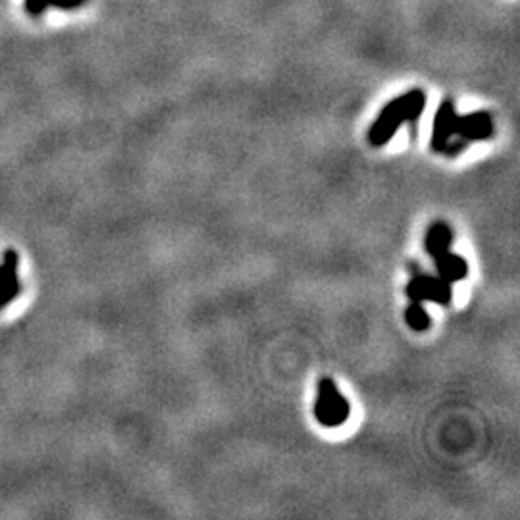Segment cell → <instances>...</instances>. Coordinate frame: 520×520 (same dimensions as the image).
Here are the masks:
<instances>
[{
	"mask_svg": "<svg viewBox=\"0 0 520 520\" xmlns=\"http://www.w3.org/2000/svg\"><path fill=\"white\" fill-rule=\"evenodd\" d=\"M455 106L451 101H444L437 110L434 120V135H432V149L437 152H444L449 145V141L455 137V123H456Z\"/></svg>",
	"mask_w": 520,
	"mask_h": 520,
	"instance_id": "5b68a950",
	"label": "cell"
},
{
	"mask_svg": "<svg viewBox=\"0 0 520 520\" xmlns=\"http://www.w3.org/2000/svg\"><path fill=\"white\" fill-rule=\"evenodd\" d=\"M451 247V230L447 224H434L427 233V250L436 259L447 253Z\"/></svg>",
	"mask_w": 520,
	"mask_h": 520,
	"instance_id": "ba28073f",
	"label": "cell"
},
{
	"mask_svg": "<svg viewBox=\"0 0 520 520\" xmlns=\"http://www.w3.org/2000/svg\"><path fill=\"white\" fill-rule=\"evenodd\" d=\"M83 3L85 0H49V6H54L60 10H72V8L82 6Z\"/></svg>",
	"mask_w": 520,
	"mask_h": 520,
	"instance_id": "8fae6325",
	"label": "cell"
},
{
	"mask_svg": "<svg viewBox=\"0 0 520 520\" xmlns=\"http://www.w3.org/2000/svg\"><path fill=\"white\" fill-rule=\"evenodd\" d=\"M20 281H18V255L14 250H8L0 264V307H5L8 301L18 295Z\"/></svg>",
	"mask_w": 520,
	"mask_h": 520,
	"instance_id": "8992f818",
	"label": "cell"
},
{
	"mask_svg": "<svg viewBox=\"0 0 520 520\" xmlns=\"http://www.w3.org/2000/svg\"><path fill=\"white\" fill-rule=\"evenodd\" d=\"M424 104H427V94L420 89H413L401 94L399 99H393L372 123L368 133L370 143L376 147L386 145L405 122H417L420 118Z\"/></svg>",
	"mask_w": 520,
	"mask_h": 520,
	"instance_id": "6da1fadb",
	"label": "cell"
},
{
	"mask_svg": "<svg viewBox=\"0 0 520 520\" xmlns=\"http://www.w3.org/2000/svg\"><path fill=\"white\" fill-rule=\"evenodd\" d=\"M492 132H494V122L490 114L476 113V114L456 116L455 137H461L465 141H482L492 137Z\"/></svg>",
	"mask_w": 520,
	"mask_h": 520,
	"instance_id": "277c9868",
	"label": "cell"
},
{
	"mask_svg": "<svg viewBox=\"0 0 520 520\" xmlns=\"http://www.w3.org/2000/svg\"><path fill=\"white\" fill-rule=\"evenodd\" d=\"M405 319H407V324L411 326L413 329H417V332H424V329H428L432 324L428 310L424 309L422 303H418V301H413L411 305H408Z\"/></svg>",
	"mask_w": 520,
	"mask_h": 520,
	"instance_id": "9c48e42d",
	"label": "cell"
},
{
	"mask_svg": "<svg viewBox=\"0 0 520 520\" xmlns=\"http://www.w3.org/2000/svg\"><path fill=\"white\" fill-rule=\"evenodd\" d=\"M407 295L411 301H434L439 305H447L451 301V283L434 278L428 274H417L407 286Z\"/></svg>",
	"mask_w": 520,
	"mask_h": 520,
	"instance_id": "3957f363",
	"label": "cell"
},
{
	"mask_svg": "<svg viewBox=\"0 0 520 520\" xmlns=\"http://www.w3.org/2000/svg\"><path fill=\"white\" fill-rule=\"evenodd\" d=\"M349 401L345 399L336 382L329 378H322L319 382V397L314 403V415H317L319 422L328 428H336L349 418Z\"/></svg>",
	"mask_w": 520,
	"mask_h": 520,
	"instance_id": "7a4b0ae2",
	"label": "cell"
},
{
	"mask_svg": "<svg viewBox=\"0 0 520 520\" xmlns=\"http://www.w3.org/2000/svg\"><path fill=\"white\" fill-rule=\"evenodd\" d=\"M25 12L31 15H43L46 10H49V0H25L24 3Z\"/></svg>",
	"mask_w": 520,
	"mask_h": 520,
	"instance_id": "30bf717a",
	"label": "cell"
},
{
	"mask_svg": "<svg viewBox=\"0 0 520 520\" xmlns=\"http://www.w3.org/2000/svg\"><path fill=\"white\" fill-rule=\"evenodd\" d=\"M434 260H436V268H437L439 278L449 281V283L465 280L466 274H468L466 260L463 257H459V255H453L451 250H447V253H444V255L436 257Z\"/></svg>",
	"mask_w": 520,
	"mask_h": 520,
	"instance_id": "52a82bcc",
	"label": "cell"
}]
</instances>
